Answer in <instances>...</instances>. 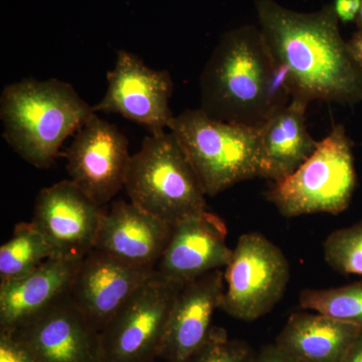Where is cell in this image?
<instances>
[{
  "mask_svg": "<svg viewBox=\"0 0 362 362\" xmlns=\"http://www.w3.org/2000/svg\"><path fill=\"white\" fill-rule=\"evenodd\" d=\"M256 9L272 52L291 76L295 96L310 102H362V71L340 35L332 4L305 13L274 0H257Z\"/></svg>",
  "mask_w": 362,
  "mask_h": 362,
  "instance_id": "cell-1",
  "label": "cell"
},
{
  "mask_svg": "<svg viewBox=\"0 0 362 362\" xmlns=\"http://www.w3.org/2000/svg\"><path fill=\"white\" fill-rule=\"evenodd\" d=\"M199 89L207 115L257 128L295 96L289 71L254 25L223 35L202 70Z\"/></svg>",
  "mask_w": 362,
  "mask_h": 362,
  "instance_id": "cell-2",
  "label": "cell"
},
{
  "mask_svg": "<svg viewBox=\"0 0 362 362\" xmlns=\"http://www.w3.org/2000/svg\"><path fill=\"white\" fill-rule=\"evenodd\" d=\"M69 83L58 78L23 80L0 95L4 138L28 163L49 168L59 148L94 114Z\"/></svg>",
  "mask_w": 362,
  "mask_h": 362,
  "instance_id": "cell-3",
  "label": "cell"
},
{
  "mask_svg": "<svg viewBox=\"0 0 362 362\" xmlns=\"http://www.w3.org/2000/svg\"><path fill=\"white\" fill-rule=\"evenodd\" d=\"M168 129L192 164L204 194L214 197L259 177V127L216 120L199 108L173 117Z\"/></svg>",
  "mask_w": 362,
  "mask_h": 362,
  "instance_id": "cell-4",
  "label": "cell"
},
{
  "mask_svg": "<svg viewBox=\"0 0 362 362\" xmlns=\"http://www.w3.org/2000/svg\"><path fill=\"white\" fill-rule=\"evenodd\" d=\"M124 187L133 204L170 226L206 209L199 178L171 132L143 139L131 156Z\"/></svg>",
  "mask_w": 362,
  "mask_h": 362,
  "instance_id": "cell-5",
  "label": "cell"
},
{
  "mask_svg": "<svg viewBox=\"0 0 362 362\" xmlns=\"http://www.w3.org/2000/svg\"><path fill=\"white\" fill-rule=\"evenodd\" d=\"M356 187L352 142L338 124L294 173L273 182L267 197L285 218L338 214L349 206Z\"/></svg>",
  "mask_w": 362,
  "mask_h": 362,
  "instance_id": "cell-6",
  "label": "cell"
},
{
  "mask_svg": "<svg viewBox=\"0 0 362 362\" xmlns=\"http://www.w3.org/2000/svg\"><path fill=\"white\" fill-rule=\"evenodd\" d=\"M290 278L283 252L258 233L240 235L225 271L223 309L242 321L265 316L282 299Z\"/></svg>",
  "mask_w": 362,
  "mask_h": 362,
  "instance_id": "cell-7",
  "label": "cell"
},
{
  "mask_svg": "<svg viewBox=\"0 0 362 362\" xmlns=\"http://www.w3.org/2000/svg\"><path fill=\"white\" fill-rule=\"evenodd\" d=\"M182 286L154 271L100 333L107 362H156L176 295Z\"/></svg>",
  "mask_w": 362,
  "mask_h": 362,
  "instance_id": "cell-8",
  "label": "cell"
},
{
  "mask_svg": "<svg viewBox=\"0 0 362 362\" xmlns=\"http://www.w3.org/2000/svg\"><path fill=\"white\" fill-rule=\"evenodd\" d=\"M127 137L93 114L75 133L64 156L70 180L103 207L125 185L131 156Z\"/></svg>",
  "mask_w": 362,
  "mask_h": 362,
  "instance_id": "cell-9",
  "label": "cell"
},
{
  "mask_svg": "<svg viewBox=\"0 0 362 362\" xmlns=\"http://www.w3.org/2000/svg\"><path fill=\"white\" fill-rule=\"evenodd\" d=\"M103 99L92 106L95 113L118 114L144 126L151 134L164 132L173 118L169 107L173 83L168 71L153 70L137 54L117 52L115 66L107 73Z\"/></svg>",
  "mask_w": 362,
  "mask_h": 362,
  "instance_id": "cell-10",
  "label": "cell"
},
{
  "mask_svg": "<svg viewBox=\"0 0 362 362\" xmlns=\"http://www.w3.org/2000/svg\"><path fill=\"white\" fill-rule=\"evenodd\" d=\"M104 211L73 181L63 180L40 190L32 223L54 258L78 261L95 249Z\"/></svg>",
  "mask_w": 362,
  "mask_h": 362,
  "instance_id": "cell-11",
  "label": "cell"
},
{
  "mask_svg": "<svg viewBox=\"0 0 362 362\" xmlns=\"http://www.w3.org/2000/svg\"><path fill=\"white\" fill-rule=\"evenodd\" d=\"M226 235L225 221L206 209L183 218L171 228L156 273L183 286L209 272L226 269L233 255Z\"/></svg>",
  "mask_w": 362,
  "mask_h": 362,
  "instance_id": "cell-12",
  "label": "cell"
},
{
  "mask_svg": "<svg viewBox=\"0 0 362 362\" xmlns=\"http://www.w3.org/2000/svg\"><path fill=\"white\" fill-rule=\"evenodd\" d=\"M11 334L37 362H98L102 358L100 333L70 296Z\"/></svg>",
  "mask_w": 362,
  "mask_h": 362,
  "instance_id": "cell-13",
  "label": "cell"
},
{
  "mask_svg": "<svg viewBox=\"0 0 362 362\" xmlns=\"http://www.w3.org/2000/svg\"><path fill=\"white\" fill-rule=\"evenodd\" d=\"M153 273L152 269L126 265L94 249L81 262L69 296L101 333Z\"/></svg>",
  "mask_w": 362,
  "mask_h": 362,
  "instance_id": "cell-14",
  "label": "cell"
},
{
  "mask_svg": "<svg viewBox=\"0 0 362 362\" xmlns=\"http://www.w3.org/2000/svg\"><path fill=\"white\" fill-rule=\"evenodd\" d=\"M225 271L204 274L180 288L171 309L158 361L187 362L211 332L225 295Z\"/></svg>",
  "mask_w": 362,
  "mask_h": 362,
  "instance_id": "cell-15",
  "label": "cell"
},
{
  "mask_svg": "<svg viewBox=\"0 0 362 362\" xmlns=\"http://www.w3.org/2000/svg\"><path fill=\"white\" fill-rule=\"evenodd\" d=\"M171 228L132 202H115L104 211L95 249L126 265L156 271Z\"/></svg>",
  "mask_w": 362,
  "mask_h": 362,
  "instance_id": "cell-16",
  "label": "cell"
},
{
  "mask_svg": "<svg viewBox=\"0 0 362 362\" xmlns=\"http://www.w3.org/2000/svg\"><path fill=\"white\" fill-rule=\"evenodd\" d=\"M82 259L51 258L16 280L0 282V332H13L70 295Z\"/></svg>",
  "mask_w": 362,
  "mask_h": 362,
  "instance_id": "cell-17",
  "label": "cell"
},
{
  "mask_svg": "<svg viewBox=\"0 0 362 362\" xmlns=\"http://www.w3.org/2000/svg\"><path fill=\"white\" fill-rule=\"evenodd\" d=\"M311 102L295 96L259 127V177L273 182L294 173L318 146L308 132L306 110Z\"/></svg>",
  "mask_w": 362,
  "mask_h": 362,
  "instance_id": "cell-18",
  "label": "cell"
},
{
  "mask_svg": "<svg viewBox=\"0 0 362 362\" xmlns=\"http://www.w3.org/2000/svg\"><path fill=\"white\" fill-rule=\"evenodd\" d=\"M362 327L317 312L294 313L275 344L301 362H343Z\"/></svg>",
  "mask_w": 362,
  "mask_h": 362,
  "instance_id": "cell-19",
  "label": "cell"
},
{
  "mask_svg": "<svg viewBox=\"0 0 362 362\" xmlns=\"http://www.w3.org/2000/svg\"><path fill=\"white\" fill-rule=\"evenodd\" d=\"M54 257L52 247L32 221L18 223L13 237L0 247V282L25 277Z\"/></svg>",
  "mask_w": 362,
  "mask_h": 362,
  "instance_id": "cell-20",
  "label": "cell"
},
{
  "mask_svg": "<svg viewBox=\"0 0 362 362\" xmlns=\"http://www.w3.org/2000/svg\"><path fill=\"white\" fill-rule=\"evenodd\" d=\"M299 303L305 310L362 327V281L342 287L303 290Z\"/></svg>",
  "mask_w": 362,
  "mask_h": 362,
  "instance_id": "cell-21",
  "label": "cell"
},
{
  "mask_svg": "<svg viewBox=\"0 0 362 362\" xmlns=\"http://www.w3.org/2000/svg\"><path fill=\"white\" fill-rule=\"evenodd\" d=\"M324 258L337 273L362 277V220L330 233L324 242Z\"/></svg>",
  "mask_w": 362,
  "mask_h": 362,
  "instance_id": "cell-22",
  "label": "cell"
},
{
  "mask_svg": "<svg viewBox=\"0 0 362 362\" xmlns=\"http://www.w3.org/2000/svg\"><path fill=\"white\" fill-rule=\"evenodd\" d=\"M254 356L246 342L230 339L225 329L213 327L206 342L187 362H252Z\"/></svg>",
  "mask_w": 362,
  "mask_h": 362,
  "instance_id": "cell-23",
  "label": "cell"
},
{
  "mask_svg": "<svg viewBox=\"0 0 362 362\" xmlns=\"http://www.w3.org/2000/svg\"><path fill=\"white\" fill-rule=\"evenodd\" d=\"M0 362H37L11 333L0 332Z\"/></svg>",
  "mask_w": 362,
  "mask_h": 362,
  "instance_id": "cell-24",
  "label": "cell"
},
{
  "mask_svg": "<svg viewBox=\"0 0 362 362\" xmlns=\"http://www.w3.org/2000/svg\"><path fill=\"white\" fill-rule=\"evenodd\" d=\"M331 4L339 23H356L361 11V0H334Z\"/></svg>",
  "mask_w": 362,
  "mask_h": 362,
  "instance_id": "cell-25",
  "label": "cell"
},
{
  "mask_svg": "<svg viewBox=\"0 0 362 362\" xmlns=\"http://www.w3.org/2000/svg\"><path fill=\"white\" fill-rule=\"evenodd\" d=\"M252 362H301L276 344L269 345L255 354Z\"/></svg>",
  "mask_w": 362,
  "mask_h": 362,
  "instance_id": "cell-26",
  "label": "cell"
},
{
  "mask_svg": "<svg viewBox=\"0 0 362 362\" xmlns=\"http://www.w3.org/2000/svg\"><path fill=\"white\" fill-rule=\"evenodd\" d=\"M346 42L350 57L362 71V30H357Z\"/></svg>",
  "mask_w": 362,
  "mask_h": 362,
  "instance_id": "cell-27",
  "label": "cell"
},
{
  "mask_svg": "<svg viewBox=\"0 0 362 362\" xmlns=\"http://www.w3.org/2000/svg\"><path fill=\"white\" fill-rule=\"evenodd\" d=\"M343 362H362V330Z\"/></svg>",
  "mask_w": 362,
  "mask_h": 362,
  "instance_id": "cell-28",
  "label": "cell"
},
{
  "mask_svg": "<svg viewBox=\"0 0 362 362\" xmlns=\"http://www.w3.org/2000/svg\"><path fill=\"white\" fill-rule=\"evenodd\" d=\"M356 25L357 26V30H362V0L361 11H359L358 16H357Z\"/></svg>",
  "mask_w": 362,
  "mask_h": 362,
  "instance_id": "cell-29",
  "label": "cell"
},
{
  "mask_svg": "<svg viewBox=\"0 0 362 362\" xmlns=\"http://www.w3.org/2000/svg\"><path fill=\"white\" fill-rule=\"evenodd\" d=\"M98 362H107V361H104V359H103V358H101V359H100V361H98Z\"/></svg>",
  "mask_w": 362,
  "mask_h": 362,
  "instance_id": "cell-30",
  "label": "cell"
},
{
  "mask_svg": "<svg viewBox=\"0 0 362 362\" xmlns=\"http://www.w3.org/2000/svg\"><path fill=\"white\" fill-rule=\"evenodd\" d=\"M156 362H163V361H156Z\"/></svg>",
  "mask_w": 362,
  "mask_h": 362,
  "instance_id": "cell-31",
  "label": "cell"
}]
</instances>
